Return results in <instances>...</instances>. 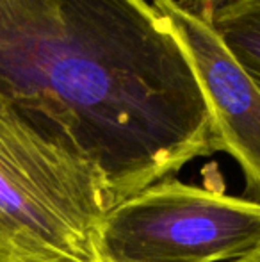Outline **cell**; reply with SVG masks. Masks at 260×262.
<instances>
[{
    "mask_svg": "<svg viewBox=\"0 0 260 262\" xmlns=\"http://www.w3.org/2000/svg\"><path fill=\"white\" fill-rule=\"evenodd\" d=\"M116 205L98 166L0 93V262H105L102 228Z\"/></svg>",
    "mask_w": 260,
    "mask_h": 262,
    "instance_id": "obj_1",
    "label": "cell"
},
{
    "mask_svg": "<svg viewBox=\"0 0 260 262\" xmlns=\"http://www.w3.org/2000/svg\"><path fill=\"white\" fill-rule=\"evenodd\" d=\"M258 246L260 204L177 177L123 200L102 228L105 262H232Z\"/></svg>",
    "mask_w": 260,
    "mask_h": 262,
    "instance_id": "obj_2",
    "label": "cell"
},
{
    "mask_svg": "<svg viewBox=\"0 0 260 262\" xmlns=\"http://www.w3.org/2000/svg\"><path fill=\"white\" fill-rule=\"evenodd\" d=\"M185 52L212 120L216 150L237 162L244 196L260 204V88L228 50L214 24L178 0H152Z\"/></svg>",
    "mask_w": 260,
    "mask_h": 262,
    "instance_id": "obj_3",
    "label": "cell"
},
{
    "mask_svg": "<svg viewBox=\"0 0 260 262\" xmlns=\"http://www.w3.org/2000/svg\"><path fill=\"white\" fill-rule=\"evenodd\" d=\"M212 24L260 88V0H228L218 7Z\"/></svg>",
    "mask_w": 260,
    "mask_h": 262,
    "instance_id": "obj_4",
    "label": "cell"
},
{
    "mask_svg": "<svg viewBox=\"0 0 260 262\" xmlns=\"http://www.w3.org/2000/svg\"><path fill=\"white\" fill-rule=\"evenodd\" d=\"M56 0H0V70L36 38Z\"/></svg>",
    "mask_w": 260,
    "mask_h": 262,
    "instance_id": "obj_5",
    "label": "cell"
},
{
    "mask_svg": "<svg viewBox=\"0 0 260 262\" xmlns=\"http://www.w3.org/2000/svg\"><path fill=\"white\" fill-rule=\"evenodd\" d=\"M184 7H187L189 11H193L198 16H201L207 21H214V14L218 11V7H221L228 0H178Z\"/></svg>",
    "mask_w": 260,
    "mask_h": 262,
    "instance_id": "obj_6",
    "label": "cell"
},
{
    "mask_svg": "<svg viewBox=\"0 0 260 262\" xmlns=\"http://www.w3.org/2000/svg\"><path fill=\"white\" fill-rule=\"evenodd\" d=\"M232 262H260V246L257 250H253L251 253H248V255L241 257V259H237V260H232Z\"/></svg>",
    "mask_w": 260,
    "mask_h": 262,
    "instance_id": "obj_7",
    "label": "cell"
}]
</instances>
